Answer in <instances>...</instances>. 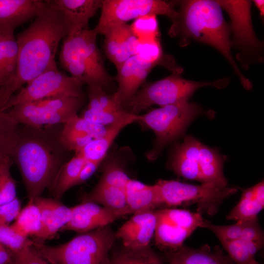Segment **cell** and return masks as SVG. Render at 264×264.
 <instances>
[{"label": "cell", "mask_w": 264, "mask_h": 264, "mask_svg": "<svg viewBox=\"0 0 264 264\" xmlns=\"http://www.w3.org/2000/svg\"><path fill=\"white\" fill-rule=\"evenodd\" d=\"M109 264H163L150 246L137 249L125 248L111 257Z\"/></svg>", "instance_id": "31"}, {"label": "cell", "mask_w": 264, "mask_h": 264, "mask_svg": "<svg viewBox=\"0 0 264 264\" xmlns=\"http://www.w3.org/2000/svg\"><path fill=\"white\" fill-rule=\"evenodd\" d=\"M246 220H238L228 225H217L205 220L203 228L212 231L220 242H231L240 239Z\"/></svg>", "instance_id": "39"}, {"label": "cell", "mask_w": 264, "mask_h": 264, "mask_svg": "<svg viewBox=\"0 0 264 264\" xmlns=\"http://www.w3.org/2000/svg\"><path fill=\"white\" fill-rule=\"evenodd\" d=\"M177 72L168 76L145 85L125 105L126 110L137 114L153 105L162 107L189 99L198 88L213 86L221 89L229 83L230 78L225 77L214 81L198 82L185 79Z\"/></svg>", "instance_id": "6"}, {"label": "cell", "mask_w": 264, "mask_h": 264, "mask_svg": "<svg viewBox=\"0 0 264 264\" xmlns=\"http://www.w3.org/2000/svg\"><path fill=\"white\" fill-rule=\"evenodd\" d=\"M249 264H259L258 262H257L255 260V259H254L253 260H252L250 263Z\"/></svg>", "instance_id": "50"}, {"label": "cell", "mask_w": 264, "mask_h": 264, "mask_svg": "<svg viewBox=\"0 0 264 264\" xmlns=\"http://www.w3.org/2000/svg\"><path fill=\"white\" fill-rule=\"evenodd\" d=\"M228 13L233 33L232 48L237 51V59L245 69L249 65L264 61V44L255 34L253 27L251 0H216Z\"/></svg>", "instance_id": "9"}, {"label": "cell", "mask_w": 264, "mask_h": 264, "mask_svg": "<svg viewBox=\"0 0 264 264\" xmlns=\"http://www.w3.org/2000/svg\"><path fill=\"white\" fill-rule=\"evenodd\" d=\"M156 66L145 61L138 54L131 56L117 69L118 88L113 97L123 108L138 91L140 86Z\"/></svg>", "instance_id": "15"}, {"label": "cell", "mask_w": 264, "mask_h": 264, "mask_svg": "<svg viewBox=\"0 0 264 264\" xmlns=\"http://www.w3.org/2000/svg\"><path fill=\"white\" fill-rule=\"evenodd\" d=\"M13 254L12 264H49L32 245Z\"/></svg>", "instance_id": "44"}, {"label": "cell", "mask_w": 264, "mask_h": 264, "mask_svg": "<svg viewBox=\"0 0 264 264\" xmlns=\"http://www.w3.org/2000/svg\"><path fill=\"white\" fill-rule=\"evenodd\" d=\"M67 34V26L62 12L51 0L44 1L33 22L17 35L16 71L11 84L3 89L0 109L23 85L56 66L55 56L59 43Z\"/></svg>", "instance_id": "1"}, {"label": "cell", "mask_w": 264, "mask_h": 264, "mask_svg": "<svg viewBox=\"0 0 264 264\" xmlns=\"http://www.w3.org/2000/svg\"><path fill=\"white\" fill-rule=\"evenodd\" d=\"M12 163L9 156L0 158V205L10 202L17 198L16 183L10 172Z\"/></svg>", "instance_id": "34"}, {"label": "cell", "mask_w": 264, "mask_h": 264, "mask_svg": "<svg viewBox=\"0 0 264 264\" xmlns=\"http://www.w3.org/2000/svg\"><path fill=\"white\" fill-rule=\"evenodd\" d=\"M86 160L81 154L75 153L71 159L64 163L49 190L53 198L59 200L66 192L75 186Z\"/></svg>", "instance_id": "27"}, {"label": "cell", "mask_w": 264, "mask_h": 264, "mask_svg": "<svg viewBox=\"0 0 264 264\" xmlns=\"http://www.w3.org/2000/svg\"><path fill=\"white\" fill-rule=\"evenodd\" d=\"M253 1L256 6L259 10L260 16L264 18V1L263 0H254Z\"/></svg>", "instance_id": "48"}, {"label": "cell", "mask_w": 264, "mask_h": 264, "mask_svg": "<svg viewBox=\"0 0 264 264\" xmlns=\"http://www.w3.org/2000/svg\"><path fill=\"white\" fill-rule=\"evenodd\" d=\"M18 45L14 36H5L0 42V88L8 86L16 71Z\"/></svg>", "instance_id": "29"}, {"label": "cell", "mask_w": 264, "mask_h": 264, "mask_svg": "<svg viewBox=\"0 0 264 264\" xmlns=\"http://www.w3.org/2000/svg\"><path fill=\"white\" fill-rule=\"evenodd\" d=\"M63 127L88 135L93 139L102 137L105 134L107 128V126L91 123L78 115L63 124Z\"/></svg>", "instance_id": "41"}, {"label": "cell", "mask_w": 264, "mask_h": 264, "mask_svg": "<svg viewBox=\"0 0 264 264\" xmlns=\"http://www.w3.org/2000/svg\"><path fill=\"white\" fill-rule=\"evenodd\" d=\"M21 209L18 197L10 202L0 205V226L9 225L16 220Z\"/></svg>", "instance_id": "45"}, {"label": "cell", "mask_w": 264, "mask_h": 264, "mask_svg": "<svg viewBox=\"0 0 264 264\" xmlns=\"http://www.w3.org/2000/svg\"><path fill=\"white\" fill-rule=\"evenodd\" d=\"M224 159L216 149L201 143L198 163L202 183H212L220 187L227 186V180L223 173Z\"/></svg>", "instance_id": "25"}, {"label": "cell", "mask_w": 264, "mask_h": 264, "mask_svg": "<svg viewBox=\"0 0 264 264\" xmlns=\"http://www.w3.org/2000/svg\"><path fill=\"white\" fill-rule=\"evenodd\" d=\"M71 207V219L61 231L86 233L109 225L115 220L128 215L89 201L83 200L81 203Z\"/></svg>", "instance_id": "13"}, {"label": "cell", "mask_w": 264, "mask_h": 264, "mask_svg": "<svg viewBox=\"0 0 264 264\" xmlns=\"http://www.w3.org/2000/svg\"><path fill=\"white\" fill-rule=\"evenodd\" d=\"M83 200L99 203L112 210L132 214L128 208L125 196V189L98 182Z\"/></svg>", "instance_id": "26"}, {"label": "cell", "mask_w": 264, "mask_h": 264, "mask_svg": "<svg viewBox=\"0 0 264 264\" xmlns=\"http://www.w3.org/2000/svg\"><path fill=\"white\" fill-rule=\"evenodd\" d=\"M155 210L132 214L131 218L118 229L116 236L125 248L137 249L149 246L156 226Z\"/></svg>", "instance_id": "16"}, {"label": "cell", "mask_w": 264, "mask_h": 264, "mask_svg": "<svg viewBox=\"0 0 264 264\" xmlns=\"http://www.w3.org/2000/svg\"><path fill=\"white\" fill-rule=\"evenodd\" d=\"M85 101V97H54L19 104L6 111L18 125L45 129L78 115Z\"/></svg>", "instance_id": "7"}, {"label": "cell", "mask_w": 264, "mask_h": 264, "mask_svg": "<svg viewBox=\"0 0 264 264\" xmlns=\"http://www.w3.org/2000/svg\"><path fill=\"white\" fill-rule=\"evenodd\" d=\"M3 89L0 88V103L3 95Z\"/></svg>", "instance_id": "49"}, {"label": "cell", "mask_w": 264, "mask_h": 264, "mask_svg": "<svg viewBox=\"0 0 264 264\" xmlns=\"http://www.w3.org/2000/svg\"><path fill=\"white\" fill-rule=\"evenodd\" d=\"M104 50L108 58L112 62L121 44L120 30L119 25L113 26L104 34Z\"/></svg>", "instance_id": "43"}, {"label": "cell", "mask_w": 264, "mask_h": 264, "mask_svg": "<svg viewBox=\"0 0 264 264\" xmlns=\"http://www.w3.org/2000/svg\"><path fill=\"white\" fill-rule=\"evenodd\" d=\"M100 163L90 160H86L79 175L75 182V186L84 183L96 172Z\"/></svg>", "instance_id": "46"}, {"label": "cell", "mask_w": 264, "mask_h": 264, "mask_svg": "<svg viewBox=\"0 0 264 264\" xmlns=\"http://www.w3.org/2000/svg\"><path fill=\"white\" fill-rule=\"evenodd\" d=\"M235 264H249L264 243L248 242L239 239L220 242Z\"/></svg>", "instance_id": "32"}, {"label": "cell", "mask_w": 264, "mask_h": 264, "mask_svg": "<svg viewBox=\"0 0 264 264\" xmlns=\"http://www.w3.org/2000/svg\"><path fill=\"white\" fill-rule=\"evenodd\" d=\"M126 200L132 214L155 210L162 206L158 188L130 178L125 187Z\"/></svg>", "instance_id": "22"}, {"label": "cell", "mask_w": 264, "mask_h": 264, "mask_svg": "<svg viewBox=\"0 0 264 264\" xmlns=\"http://www.w3.org/2000/svg\"><path fill=\"white\" fill-rule=\"evenodd\" d=\"M38 208L42 220V228L35 237L36 241L42 242L53 238L69 222L72 215V207L59 200L41 196L34 200Z\"/></svg>", "instance_id": "19"}, {"label": "cell", "mask_w": 264, "mask_h": 264, "mask_svg": "<svg viewBox=\"0 0 264 264\" xmlns=\"http://www.w3.org/2000/svg\"><path fill=\"white\" fill-rule=\"evenodd\" d=\"M116 234L109 225L81 233L55 246L33 241L32 246L51 264H109Z\"/></svg>", "instance_id": "4"}, {"label": "cell", "mask_w": 264, "mask_h": 264, "mask_svg": "<svg viewBox=\"0 0 264 264\" xmlns=\"http://www.w3.org/2000/svg\"><path fill=\"white\" fill-rule=\"evenodd\" d=\"M33 240L17 233L10 225L0 226V243L13 253L31 246Z\"/></svg>", "instance_id": "40"}, {"label": "cell", "mask_w": 264, "mask_h": 264, "mask_svg": "<svg viewBox=\"0 0 264 264\" xmlns=\"http://www.w3.org/2000/svg\"><path fill=\"white\" fill-rule=\"evenodd\" d=\"M65 69L83 84L96 85L105 90L111 83L112 79L106 70L99 69L79 57L72 59Z\"/></svg>", "instance_id": "28"}, {"label": "cell", "mask_w": 264, "mask_h": 264, "mask_svg": "<svg viewBox=\"0 0 264 264\" xmlns=\"http://www.w3.org/2000/svg\"><path fill=\"white\" fill-rule=\"evenodd\" d=\"M10 226L17 233L25 238L35 237L39 234L42 228L41 216L34 201H29L21 209Z\"/></svg>", "instance_id": "30"}, {"label": "cell", "mask_w": 264, "mask_h": 264, "mask_svg": "<svg viewBox=\"0 0 264 264\" xmlns=\"http://www.w3.org/2000/svg\"><path fill=\"white\" fill-rule=\"evenodd\" d=\"M98 22L93 29L104 35L110 28L147 15H163L171 21L177 16L172 2L161 0H102Z\"/></svg>", "instance_id": "11"}, {"label": "cell", "mask_w": 264, "mask_h": 264, "mask_svg": "<svg viewBox=\"0 0 264 264\" xmlns=\"http://www.w3.org/2000/svg\"><path fill=\"white\" fill-rule=\"evenodd\" d=\"M264 207V180L243 190L238 204L227 215V220H247L258 218Z\"/></svg>", "instance_id": "24"}, {"label": "cell", "mask_w": 264, "mask_h": 264, "mask_svg": "<svg viewBox=\"0 0 264 264\" xmlns=\"http://www.w3.org/2000/svg\"><path fill=\"white\" fill-rule=\"evenodd\" d=\"M51 2L63 14L68 28L67 35L88 28L89 20L102 4V0H52Z\"/></svg>", "instance_id": "20"}, {"label": "cell", "mask_w": 264, "mask_h": 264, "mask_svg": "<svg viewBox=\"0 0 264 264\" xmlns=\"http://www.w3.org/2000/svg\"><path fill=\"white\" fill-rule=\"evenodd\" d=\"M167 254L169 264H234L220 247L212 249L207 244L197 249L183 245Z\"/></svg>", "instance_id": "21"}, {"label": "cell", "mask_w": 264, "mask_h": 264, "mask_svg": "<svg viewBox=\"0 0 264 264\" xmlns=\"http://www.w3.org/2000/svg\"><path fill=\"white\" fill-rule=\"evenodd\" d=\"M130 178L124 170L116 163H110L104 167L98 182L125 189Z\"/></svg>", "instance_id": "42"}, {"label": "cell", "mask_w": 264, "mask_h": 264, "mask_svg": "<svg viewBox=\"0 0 264 264\" xmlns=\"http://www.w3.org/2000/svg\"><path fill=\"white\" fill-rule=\"evenodd\" d=\"M6 248L0 243V264H4L10 260V255Z\"/></svg>", "instance_id": "47"}, {"label": "cell", "mask_w": 264, "mask_h": 264, "mask_svg": "<svg viewBox=\"0 0 264 264\" xmlns=\"http://www.w3.org/2000/svg\"><path fill=\"white\" fill-rule=\"evenodd\" d=\"M130 113L125 109L121 110H95L88 108L83 112L81 117L91 123L108 126L127 117Z\"/></svg>", "instance_id": "37"}, {"label": "cell", "mask_w": 264, "mask_h": 264, "mask_svg": "<svg viewBox=\"0 0 264 264\" xmlns=\"http://www.w3.org/2000/svg\"><path fill=\"white\" fill-rule=\"evenodd\" d=\"M155 184L162 205L171 208L197 204L198 212H204L210 215L215 214L223 200L237 192L235 187H220L212 183L193 185L160 179Z\"/></svg>", "instance_id": "8"}, {"label": "cell", "mask_w": 264, "mask_h": 264, "mask_svg": "<svg viewBox=\"0 0 264 264\" xmlns=\"http://www.w3.org/2000/svg\"><path fill=\"white\" fill-rule=\"evenodd\" d=\"M203 114L212 116L197 103L181 101L140 115L137 122L155 135L153 148L146 154L148 159L155 160L167 145L183 136L191 123Z\"/></svg>", "instance_id": "5"}, {"label": "cell", "mask_w": 264, "mask_h": 264, "mask_svg": "<svg viewBox=\"0 0 264 264\" xmlns=\"http://www.w3.org/2000/svg\"><path fill=\"white\" fill-rule=\"evenodd\" d=\"M97 34L88 28L68 35L64 39L59 60L65 69L75 57H79L94 67L106 70L101 55L97 45Z\"/></svg>", "instance_id": "14"}, {"label": "cell", "mask_w": 264, "mask_h": 264, "mask_svg": "<svg viewBox=\"0 0 264 264\" xmlns=\"http://www.w3.org/2000/svg\"><path fill=\"white\" fill-rule=\"evenodd\" d=\"M140 115L130 113L127 117L107 126L105 134L101 138L94 139L81 150L79 153L86 160L101 163L112 142L119 132L126 126L134 122H137Z\"/></svg>", "instance_id": "23"}, {"label": "cell", "mask_w": 264, "mask_h": 264, "mask_svg": "<svg viewBox=\"0 0 264 264\" xmlns=\"http://www.w3.org/2000/svg\"><path fill=\"white\" fill-rule=\"evenodd\" d=\"M201 144L193 136L185 137L182 143L173 147L167 162L168 168L185 179L202 183L198 163Z\"/></svg>", "instance_id": "17"}, {"label": "cell", "mask_w": 264, "mask_h": 264, "mask_svg": "<svg viewBox=\"0 0 264 264\" xmlns=\"http://www.w3.org/2000/svg\"><path fill=\"white\" fill-rule=\"evenodd\" d=\"M5 37L0 31V42Z\"/></svg>", "instance_id": "51"}, {"label": "cell", "mask_w": 264, "mask_h": 264, "mask_svg": "<svg viewBox=\"0 0 264 264\" xmlns=\"http://www.w3.org/2000/svg\"><path fill=\"white\" fill-rule=\"evenodd\" d=\"M44 3L40 0H0V31L5 36H14L16 28L34 19Z\"/></svg>", "instance_id": "18"}, {"label": "cell", "mask_w": 264, "mask_h": 264, "mask_svg": "<svg viewBox=\"0 0 264 264\" xmlns=\"http://www.w3.org/2000/svg\"><path fill=\"white\" fill-rule=\"evenodd\" d=\"M19 128L16 145L10 155L18 166L29 201L49 190L62 166L66 151L59 135L48 129H40L24 125Z\"/></svg>", "instance_id": "3"}, {"label": "cell", "mask_w": 264, "mask_h": 264, "mask_svg": "<svg viewBox=\"0 0 264 264\" xmlns=\"http://www.w3.org/2000/svg\"><path fill=\"white\" fill-rule=\"evenodd\" d=\"M83 85L76 78L60 71L56 65L27 83L0 110L4 111L19 104L50 97H84Z\"/></svg>", "instance_id": "10"}, {"label": "cell", "mask_w": 264, "mask_h": 264, "mask_svg": "<svg viewBox=\"0 0 264 264\" xmlns=\"http://www.w3.org/2000/svg\"><path fill=\"white\" fill-rule=\"evenodd\" d=\"M132 30L141 43L158 38L160 36L156 15H147L134 20Z\"/></svg>", "instance_id": "36"}, {"label": "cell", "mask_w": 264, "mask_h": 264, "mask_svg": "<svg viewBox=\"0 0 264 264\" xmlns=\"http://www.w3.org/2000/svg\"><path fill=\"white\" fill-rule=\"evenodd\" d=\"M59 138L66 151H74L75 152L81 150L94 139L88 135L64 127L60 132Z\"/></svg>", "instance_id": "38"}, {"label": "cell", "mask_w": 264, "mask_h": 264, "mask_svg": "<svg viewBox=\"0 0 264 264\" xmlns=\"http://www.w3.org/2000/svg\"><path fill=\"white\" fill-rule=\"evenodd\" d=\"M88 109L95 110H121L125 109L100 86L89 85L88 87Z\"/></svg>", "instance_id": "35"}, {"label": "cell", "mask_w": 264, "mask_h": 264, "mask_svg": "<svg viewBox=\"0 0 264 264\" xmlns=\"http://www.w3.org/2000/svg\"><path fill=\"white\" fill-rule=\"evenodd\" d=\"M178 6L177 16L168 31L172 38H177L185 46L192 40L210 45L227 60L243 87L250 89L252 84L240 69L231 53L230 27L226 22L222 8L216 0L172 1Z\"/></svg>", "instance_id": "2"}, {"label": "cell", "mask_w": 264, "mask_h": 264, "mask_svg": "<svg viewBox=\"0 0 264 264\" xmlns=\"http://www.w3.org/2000/svg\"><path fill=\"white\" fill-rule=\"evenodd\" d=\"M19 125L6 111L0 110V158L11 154L16 143Z\"/></svg>", "instance_id": "33"}, {"label": "cell", "mask_w": 264, "mask_h": 264, "mask_svg": "<svg viewBox=\"0 0 264 264\" xmlns=\"http://www.w3.org/2000/svg\"><path fill=\"white\" fill-rule=\"evenodd\" d=\"M154 240L156 246L167 252L176 250L206 220L199 212L174 208L155 210Z\"/></svg>", "instance_id": "12"}]
</instances>
